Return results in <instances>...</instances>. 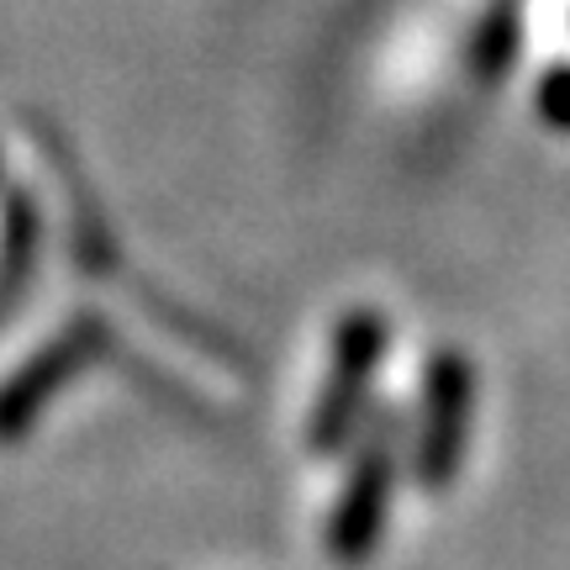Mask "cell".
Wrapping results in <instances>:
<instances>
[{
  "label": "cell",
  "instance_id": "cell-1",
  "mask_svg": "<svg viewBox=\"0 0 570 570\" xmlns=\"http://www.w3.org/2000/svg\"><path fill=\"white\" fill-rule=\"evenodd\" d=\"M465 417H470V365H460L454 354L433 360L428 375V428L423 444H417V481L428 487H444L454 454L465 444Z\"/></svg>",
  "mask_w": 570,
  "mask_h": 570
},
{
  "label": "cell",
  "instance_id": "cell-2",
  "mask_svg": "<svg viewBox=\"0 0 570 570\" xmlns=\"http://www.w3.org/2000/svg\"><path fill=\"white\" fill-rule=\"evenodd\" d=\"M386 491H391V460L386 454H365L354 481L338 497V512L327 523V554L338 566H360L370 560L375 539L386 529Z\"/></svg>",
  "mask_w": 570,
  "mask_h": 570
},
{
  "label": "cell",
  "instance_id": "cell-3",
  "mask_svg": "<svg viewBox=\"0 0 570 570\" xmlns=\"http://www.w3.org/2000/svg\"><path fill=\"white\" fill-rule=\"evenodd\" d=\"M96 354V323L75 327V333H63L53 348H42L38 360H27L17 370V381L0 391V439H17L32 428V417L42 412V402L53 396V391L69 381V370L90 360Z\"/></svg>",
  "mask_w": 570,
  "mask_h": 570
},
{
  "label": "cell",
  "instance_id": "cell-4",
  "mask_svg": "<svg viewBox=\"0 0 570 570\" xmlns=\"http://www.w3.org/2000/svg\"><path fill=\"white\" fill-rule=\"evenodd\" d=\"M381 344H386V323L370 317V312H360V317H348L338 327V365H333L327 396H323V407H317V444H327L333 433H344V417L360 402V386H365Z\"/></svg>",
  "mask_w": 570,
  "mask_h": 570
},
{
  "label": "cell",
  "instance_id": "cell-5",
  "mask_svg": "<svg viewBox=\"0 0 570 570\" xmlns=\"http://www.w3.org/2000/svg\"><path fill=\"white\" fill-rule=\"evenodd\" d=\"M544 117L550 122H560V127H570V75H554L550 85H544Z\"/></svg>",
  "mask_w": 570,
  "mask_h": 570
}]
</instances>
